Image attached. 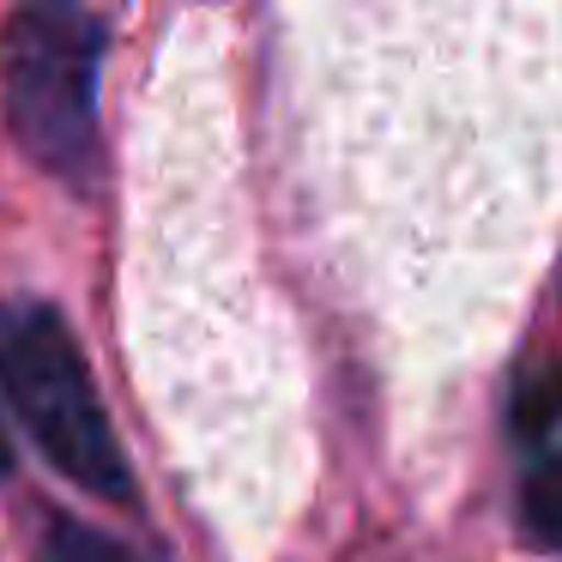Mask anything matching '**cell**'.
<instances>
[{
    "instance_id": "cell-1",
    "label": "cell",
    "mask_w": 562,
    "mask_h": 562,
    "mask_svg": "<svg viewBox=\"0 0 562 562\" xmlns=\"http://www.w3.org/2000/svg\"><path fill=\"white\" fill-rule=\"evenodd\" d=\"M0 400L31 436V448L103 502L134 496L115 424L103 412V393L91 381V363L79 351L74 327L49 303H7L0 308Z\"/></svg>"
},
{
    "instance_id": "cell-2",
    "label": "cell",
    "mask_w": 562,
    "mask_h": 562,
    "mask_svg": "<svg viewBox=\"0 0 562 562\" xmlns=\"http://www.w3.org/2000/svg\"><path fill=\"white\" fill-rule=\"evenodd\" d=\"M110 25L86 7H19L0 25V110L37 170L91 182L98 170V79Z\"/></svg>"
},
{
    "instance_id": "cell-3",
    "label": "cell",
    "mask_w": 562,
    "mask_h": 562,
    "mask_svg": "<svg viewBox=\"0 0 562 562\" xmlns=\"http://www.w3.org/2000/svg\"><path fill=\"white\" fill-rule=\"evenodd\" d=\"M520 526L532 544L562 550V453L532 460V472L520 484Z\"/></svg>"
},
{
    "instance_id": "cell-4",
    "label": "cell",
    "mask_w": 562,
    "mask_h": 562,
    "mask_svg": "<svg viewBox=\"0 0 562 562\" xmlns=\"http://www.w3.org/2000/svg\"><path fill=\"white\" fill-rule=\"evenodd\" d=\"M508 424H514V436H526V441L550 436V429L562 424V363H544V369H532V375H520Z\"/></svg>"
},
{
    "instance_id": "cell-5",
    "label": "cell",
    "mask_w": 562,
    "mask_h": 562,
    "mask_svg": "<svg viewBox=\"0 0 562 562\" xmlns=\"http://www.w3.org/2000/svg\"><path fill=\"white\" fill-rule=\"evenodd\" d=\"M37 562H139V557H134L127 544H115L110 532H98V526L61 520V514H55V520L43 526Z\"/></svg>"
},
{
    "instance_id": "cell-6",
    "label": "cell",
    "mask_w": 562,
    "mask_h": 562,
    "mask_svg": "<svg viewBox=\"0 0 562 562\" xmlns=\"http://www.w3.org/2000/svg\"><path fill=\"white\" fill-rule=\"evenodd\" d=\"M13 472V436H7V400H0V477Z\"/></svg>"
}]
</instances>
